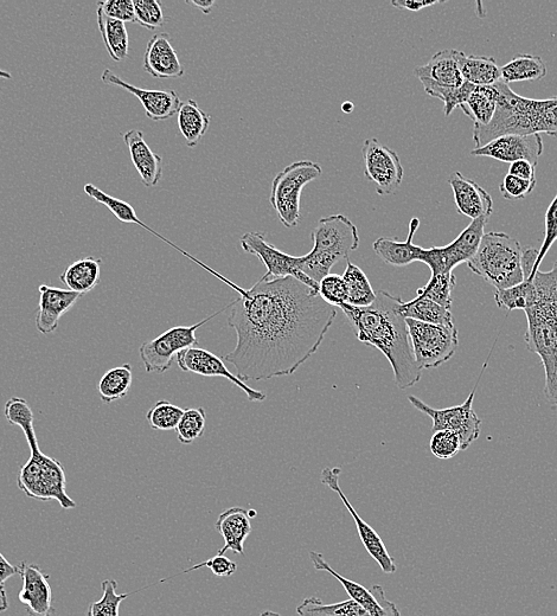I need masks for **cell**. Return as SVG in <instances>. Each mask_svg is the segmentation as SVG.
<instances>
[{
	"instance_id": "cell-1",
	"label": "cell",
	"mask_w": 557,
	"mask_h": 616,
	"mask_svg": "<svg viewBox=\"0 0 557 616\" xmlns=\"http://www.w3.org/2000/svg\"><path fill=\"white\" fill-rule=\"evenodd\" d=\"M211 274L240 294L228 316L238 339L224 361L242 382L293 375L316 354L337 318V307L297 279L259 280L245 290Z\"/></svg>"
},
{
	"instance_id": "cell-2",
	"label": "cell",
	"mask_w": 557,
	"mask_h": 616,
	"mask_svg": "<svg viewBox=\"0 0 557 616\" xmlns=\"http://www.w3.org/2000/svg\"><path fill=\"white\" fill-rule=\"evenodd\" d=\"M401 300L387 291H379L373 305L343 304L339 308L348 318L357 339L386 356L392 365L395 384L406 390L420 382L422 370L415 361L406 318L399 311Z\"/></svg>"
},
{
	"instance_id": "cell-3",
	"label": "cell",
	"mask_w": 557,
	"mask_h": 616,
	"mask_svg": "<svg viewBox=\"0 0 557 616\" xmlns=\"http://www.w3.org/2000/svg\"><path fill=\"white\" fill-rule=\"evenodd\" d=\"M496 86L499 104L494 119L489 125L473 127L476 149L509 134L530 136L546 133L557 137V96L544 100L529 99L516 94L502 80Z\"/></svg>"
},
{
	"instance_id": "cell-4",
	"label": "cell",
	"mask_w": 557,
	"mask_h": 616,
	"mask_svg": "<svg viewBox=\"0 0 557 616\" xmlns=\"http://www.w3.org/2000/svg\"><path fill=\"white\" fill-rule=\"evenodd\" d=\"M536 304L524 311L527 316V348L541 358L546 374L544 395L557 407V261L552 271H537L533 280Z\"/></svg>"
},
{
	"instance_id": "cell-5",
	"label": "cell",
	"mask_w": 557,
	"mask_h": 616,
	"mask_svg": "<svg viewBox=\"0 0 557 616\" xmlns=\"http://www.w3.org/2000/svg\"><path fill=\"white\" fill-rule=\"evenodd\" d=\"M312 240L311 252L299 256L300 271L318 284L336 263L349 260L350 254L360 247L357 227L348 217L339 214L320 218L312 231Z\"/></svg>"
},
{
	"instance_id": "cell-6",
	"label": "cell",
	"mask_w": 557,
	"mask_h": 616,
	"mask_svg": "<svg viewBox=\"0 0 557 616\" xmlns=\"http://www.w3.org/2000/svg\"><path fill=\"white\" fill-rule=\"evenodd\" d=\"M522 258L520 242L508 234L491 231L484 234L476 255L466 265L496 290H507L524 281Z\"/></svg>"
},
{
	"instance_id": "cell-7",
	"label": "cell",
	"mask_w": 557,
	"mask_h": 616,
	"mask_svg": "<svg viewBox=\"0 0 557 616\" xmlns=\"http://www.w3.org/2000/svg\"><path fill=\"white\" fill-rule=\"evenodd\" d=\"M27 464L18 472L17 484L25 496L48 502L56 500L64 510L76 508V503L67 494V477L60 461L48 457L40 446L30 448Z\"/></svg>"
},
{
	"instance_id": "cell-8",
	"label": "cell",
	"mask_w": 557,
	"mask_h": 616,
	"mask_svg": "<svg viewBox=\"0 0 557 616\" xmlns=\"http://www.w3.org/2000/svg\"><path fill=\"white\" fill-rule=\"evenodd\" d=\"M323 169L312 160H299L280 171L273 179L270 203L286 228L302 222L300 198L307 184L317 181Z\"/></svg>"
},
{
	"instance_id": "cell-9",
	"label": "cell",
	"mask_w": 557,
	"mask_h": 616,
	"mask_svg": "<svg viewBox=\"0 0 557 616\" xmlns=\"http://www.w3.org/2000/svg\"><path fill=\"white\" fill-rule=\"evenodd\" d=\"M416 363L421 370L439 368L456 355L459 338L456 326L406 319Z\"/></svg>"
},
{
	"instance_id": "cell-10",
	"label": "cell",
	"mask_w": 557,
	"mask_h": 616,
	"mask_svg": "<svg viewBox=\"0 0 557 616\" xmlns=\"http://www.w3.org/2000/svg\"><path fill=\"white\" fill-rule=\"evenodd\" d=\"M486 367H488V363L484 364L482 374H480L472 393L460 406L435 409L422 402L416 396H408V401L412 403L415 409L431 417L433 421L432 432L451 431L459 435L460 440H462V451H466L479 438L480 432H482V420L479 419L475 410H473V401H475L478 384Z\"/></svg>"
},
{
	"instance_id": "cell-11",
	"label": "cell",
	"mask_w": 557,
	"mask_h": 616,
	"mask_svg": "<svg viewBox=\"0 0 557 616\" xmlns=\"http://www.w3.org/2000/svg\"><path fill=\"white\" fill-rule=\"evenodd\" d=\"M230 307H232V304L223 307L222 310L211 314L195 325L172 327V329L165 331L163 335L140 346L139 355L146 372H149V374H165L171 368L174 357L177 356L178 352L192 348V346H198L196 331Z\"/></svg>"
},
{
	"instance_id": "cell-12",
	"label": "cell",
	"mask_w": 557,
	"mask_h": 616,
	"mask_svg": "<svg viewBox=\"0 0 557 616\" xmlns=\"http://www.w3.org/2000/svg\"><path fill=\"white\" fill-rule=\"evenodd\" d=\"M488 221L489 217L472 221L450 245L422 248L419 262L430 267L432 275L452 273L454 268L469 262L476 255Z\"/></svg>"
},
{
	"instance_id": "cell-13",
	"label": "cell",
	"mask_w": 557,
	"mask_h": 616,
	"mask_svg": "<svg viewBox=\"0 0 557 616\" xmlns=\"http://www.w3.org/2000/svg\"><path fill=\"white\" fill-rule=\"evenodd\" d=\"M241 247L246 253L256 256L267 268V272L260 281L274 279L294 278L303 284L319 291V284L300 271L299 256L288 255L273 246L259 231H251L241 237Z\"/></svg>"
},
{
	"instance_id": "cell-14",
	"label": "cell",
	"mask_w": 557,
	"mask_h": 616,
	"mask_svg": "<svg viewBox=\"0 0 557 616\" xmlns=\"http://www.w3.org/2000/svg\"><path fill=\"white\" fill-rule=\"evenodd\" d=\"M362 154L364 175L369 182L376 185L377 194L381 196L396 194L405 176L399 154L376 138L364 141Z\"/></svg>"
},
{
	"instance_id": "cell-15",
	"label": "cell",
	"mask_w": 557,
	"mask_h": 616,
	"mask_svg": "<svg viewBox=\"0 0 557 616\" xmlns=\"http://www.w3.org/2000/svg\"><path fill=\"white\" fill-rule=\"evenodd\" d=\"M341 473L342 470L339 467H326L322 471V474H320V481H322L325 486H328L329 489L336 492L339 498H341L345 508L348 509L352 519H354L358 536H360L364 548H366L368 554L379 564L383 573L388 575L395 574L398 567H396L394 558L388 553L382 538L368 523L363 521L354 506L349 502L348 497L345 496L341 484H339Z\"/></svg>"
},
{
	"instance_id": "cell-16",
	"label": "cell",
	"mask_w": 557,
	"mask_h": 616,
	"mask_svg": "<svg viewBox=\"0 0 557 616\" xmlns=\"http://www.w3.org/2000/svg\"><path fill=\"white\" fill-rule=\"evenodd\" d=\"M178 367L184 372H191L204 377H222L232 382L243 391L251 402H264L267 399L266 394L262 391L252 389L245 382L227 368L222 358L211 354L210 351L201 349L200 346H192L178 352L177 356Z\"/></svg>"
},
{
	"instance_id": "cell-17",
	"label": "cell",
	"mask_w": 557,
	"mask_h": 616,
	"mask_svg": "<svg viewBox=\"0 0 557 616\" xmlns=\"http://www.w3.org/2000/svg\"><path fill=\"white\" fill-rule=\"evenodd\" d=\"M310 560L313 568L317 571H326V573L334 576L344 587L350 599L366 609L370 616H401L399 608L396 607L395 603L387 599L386 592H384L382 586L375 585L371 589H367L360 585V583L347 579V577L338 574L335 569H332L330 564L325 561V557L317 553V551H310Z\"/></svg>"
},
{
	"instance_id": "cell-18",
	"label": "cell",
	"mask_w": 557,
	"mask_h": 616,
	"mask_svg": "<svg viewBox=\"0 0 557 616\" xmlns=\"http://www.w3.org/2000/svg\"><path fill=\"white\" fill-rule=\"evenodd\" d=\"M544 150L543 138L541 134H530V136H517L509 134L491 140L489 144L479 147L471 152L475 157H488L502 163H515L518 160H528L537 165V160L542 156Z\"/></svg>"
},
{
	"instance_id": "cell-19",
	"label": "cell",
	"mask_w": 557,
	"mask_h": 616,
	"mask_svg": "<svg viewBox=\"0 0 557 616\" xmlns=\"http://www.w3.org/2000/svg\"><path fill=\"white\" fill-rule=\"evenodd\" d=\"M101 81L108 86L125 89L140 101L145 109L146 117L152 121H165L178 114L182 107V100L175 91H153L131 85L113 73L111 69H105L101 75Z\"/></svg>"
},
{
	"instance_id": "cell-20",
	"label": "cell",
	"mask_w": 557,
	"mask_h": 616,
	"mask_svg": "<svg viewBox=\"0 0 557 616\" xmlns=\"http://www.w3.org/2000/svg\"><path fill=\"white\" fill-rule=\"evenodd\" d=\"M23 586L18 599L27 609L30 616H53V590L49 583V576L43 573L36 564L22 563L19 566Z\"/></svg>"
},
{
	"instance_id": "cell-21",
	"label": "cell",
	"mask_w": 557,
	"mask_h": 616,
	"mask_svg": "<svg viewBox=\"0 0 557 616\" xmlns=\"http://www.w3.org/2000/svg\"><path fill=\"white\" fill-rule=\"evenodd\" d=\"M144 70L155 79H179L185 70L177 51L172 46L171 37L159 32L150 38L144 54Z\"/></svg>"
},
{
	"instance_id": "cell-22",
	"label": "cell",
	"mask_w": 557,
	"mask_h": 616,
	"mask_svg": "<svg viewBox=\"0 0 557 616\" xmlns=\"http://www.w3.org/2000/svg\"><path fill=\"white\" fill-rule=\"evenodd\" d=\"M450 183L458 214L471 218L491 217L494 213V201L488 191L460 172L452 173Z\"/></svg>"
},
{
	"instance_id": "cell-23",
	"label": "cell",
	"mask_w": 557,
	"mask_h": 616,
	"mask_svg": "<svg viewBox=\"0 0 557 616\" xmlns=\"http://www.w3.org/2000/svg\"><path fill=\"white\" fill-rule=\"evenodd\" d=\"M38 292H40V303H38L36 327L42 335H49L57 330L63 314L76 304L81 294L48 285H41Z\"/></svg>"
},
{
	"instance_id": "cell-24",
	"label": "cell",
	"mask_w": 557,
	"mask_h": 616,
	"mask_svg": "<svg viewBox=\"0 0 557 616\" xmlns=\"http://www.w3.org/2000/svg\"><path fill=\"white\" fill-rule=\"evenodd\" d=\"M131 160L146 188H155L163 177V159L150 149L143 131L130 130L121 133Z\"/></svg>"
},
{
	"instance_id": "cell-25",
	"label": "cell",
	"mask_w": 557,
	"mask_h": 616,
	"mask_svg": "<svg viewBox=\"0 0 557 616\" xmlns=\"http://www.w3.org/2000/svg\"><path fill=\"white\" fill-rule=\"evenodd\" d=\"M215 528L224 541V547L217 554L226 555L227 551H233L236 555L245 556V542L253 530L249 511L230 508L217 518Z\"/></svg>"
},
{
	"instance_id": "cell-26",
	"label": "cell",
	"mask_w": 557,
	"mask_h": 616,
	"mask_svg": "<svg viewBox=\"0 0 557 616\" xmlns=\"http://www.w3.org/2000/svg\"><path fill=\"white\" fill-rule=\"evenodd\" d=\"M459 56V50H441L425 66L416 67L414 75L420 81H431L438 86H462L465 80L460 70Z\"/></svg>"
},
{
	"instance_id": "cell-27",
	"label": "cell",
	"mask_w": 557,
	"mask_h": 616,
	"mask_svg": "<svg viewBox=\"0 0 557 616\" xmlns=\"http://www.w3.org/2000/svg\"><path fill=\"white\" fill-rule=\"evenodd\" d=\"M419 227V218L413 217L411 223H409V233L405 242L388 239V237H379L373 243L374 252L384 262L394 267H406L414 262H419L422 247L415 246L413 243Z\"/></svg>"
},
{
	"instance_id": "cell-28",
	"label": "cell",
	"mask_w": 557,
	"mask_h": 616,
	"mask_svg": "<svg viewBox=\"0 0 557 616\" xmlns=\"http://www.w3.org/2000/svg\"><path fill=\"white\" fill-rule=\"evenodd\" d=\"M60 279L69 291L81 295L91 292L100 284L101 260L88 256L75 261L64 269Z\"/></svg>"
},
{
	"instance_id": "cell-29",
	"label": "cell",
	"mask_w": 557,
	"mask_h": 616,
	"mask_svg": "<svg viewBox=\"0 0 557 616\" xmlns=\"http://www.w3.org/2000/svg\"><path fill=\"white\" fill-rule=\"evenodd\" d=\"M459 63L464 80L473 86H494L502 80L501 68L494 57L465 55L460 51Z\"/></svg>"
},
{
	"instance_id": "cell-30",
	"label": "cell",
	"mask_w": 557,
	"mask_h": 616,
	"mask_svg": "<svg viewBox=\"0 0 557 616\" xmlns=\"http://www.w3.org/2000/svg\"><path fill=\"white\" fill-rule=\"evenodd\" d=\"M499 104V91L496 85L473 88L462 111L475 126L489 125L494 119Z\"/></svg>"
},
{
	"instance_id": "cell-31",
	"label": "cell",
	"mask_w": 557,
	"mask_h": 616,
	"mask_svg": "<svg viewBox=\"0 0 557 616\" xmlns=\"http://www.w3.org/2000/svg\"><path fill=\"white\" fill-rule=\"evenodd\" d=\"M98 27L107 53L114 62H123L130 55V37L123 22L108 18L100 9L96 10Z\"/></svg>"
},
{
	"instance_id": "cell-32",
	"label": "cell",
	"mask_w": 557,
	"mask_h": 616,
	"mask_svg": "<svg viewBox=\"0 0 557 616\" xmlns=\"http://www.w3.org/2000/svg\"><path fill=\"white\" fill-rule=\"evenodd\" d=\"M177 115L178 128L187 145L195 147L200 144L209 130L210 115L204 112L195 100L184 102Z\"/></svg>"
},
{
	"instance_id": "cell-33",
	"label": "cell",
	"mask_w": 557,
	"mask_h": 616,
	"mask_svg": "<svg viewBox=\"0 0 557 616\" xmlns=\"http://www.w3.org/2000/svg\"><path fill=\"white\" fill-rule=\"evenodd\" d=\"M399 311L403 318L413 319L416 322L454 326L452 310H447L432 300L416 297L411 301L401 300Z\"/></svg>"
},
{
	"instance_id": "cell-34",
	"label": "cell",
	"mask_w": 557,
	"mask_h": 616,
	"mask_svg": "<svg viewBox=\"0 0 557 616\" xmlns=\"http://www.w3.org/2000/svg\"><path fill=\"white\" fill-rule=\"evenodd\" d=\"M502 81L510 85L514 82L540 81L548 74L546 63L540 56L518 54L501 68Z\"/></svg>"
},
{
	"instance_id": "cell-35",
	"label": "cell",
	"mask_w": 557,
	"mask_h": 616,
	"mask_svg": "<svg viewBox=\"0 0 557 616\" xmlns=\"http://www.w3.org/2000/svg\"><path fill=\"white\" fill-rule=\"evenodd\" d=\"M347 286V304L355 307H368L374 304L376 292L373 290L370 281L360 267L347 260V268L342 275Z\"/></svg>"
},
{
	"instance_id": "cell-36",
	"label": "cell",
	"mask_w": 557,
	"mask_h": 616,
	"mask_svg": "<svg viewBox=\"0 0 557 616\" xmlns=\"http://www.w3.org/2000/svg\"><path fill=\"white\" fill-rule=\"evenodd\" d=\"M132 383L133 372L130 364L108 370L99 383L101 401L110 404L125 399L130 393Z\"/></svg>"
},
{
	"instance_id": "cell-37",
	"label": "cell",
	"mask_w": 557,
	"mask_h": 616,
	"mask_svg": "<svg viewBox=\"0 0 557 616\" xmlns=\"http://www.w3.org/2000/svg\"><path fill=\"white\" fill-rule=\"evenodd\" d=\"M495 301L499 308H504L509 312L515 310L527 311L537 301L534 282L524 280L521 284L507 288V290H496Z\"/></svg>"
},
{
	"instance_id": "cell-38",
	"label": "cell",
	"mask_w": 557,
	"mask_h": 616,
	"mask_svg": "<svg viewBox=\"0 0 557 616\" xmlns=\"http://www.w3.org/2000/svg\"><path fill=\"white\" fill-rule=\"evenodd\" d=\"M456 284L457 280L453 272L432 275L427 285L419 288L418 292H416V298L432 300L434 303L447 308V310H452V293Z\"/></svg>"
},
{
	"instance_id": "cell-39",
	"label": "cell",
	"mask_w": 557,
	"mask_h": 616,
	"mask_svg": "<svg viewBox=\"0 0 557 616\" xmlns=\"http://www.w3.org/2000/svg\"><path fill=\"white\" fill-rule=\"evenodd\" d=\"M4 414L11 425L22 429L29 446L38 444L34 427V413H32L27 401L21 399V397H12L5 404Z\"/></svg>"
},
{
	"instance_id": "cell-40",
	"label": "cell",
	"mask_w": 557,
	"mask_h": 616,
	"mask_svg": "<svg viewBox=\"0 0 557 616\" xmlns=\"http://www.w3.org/2000/svg\"><path fill=\"white\" fill-rule=\"evenodd\" d=\"M424 86L425 92L444 102L445 115L450 117L454 109L460 108L466 104L467 99L471 95L473 88L476 86L471 85L469 82H464L459 87H443L435 85L431 81H420Z\"/></svg>"
},
{
	"instance_id": "cell-41",
	"label": "cell",
	"mask_w": 557,
	"mask_h": 616,
	"mask_svg": "<svg viewBox=\"0 0 557 616\" xmlns=\"http://www.w3.org/2000/svg\"><path fill=\"white\" fill-rule=\"evenodd\" d=\"M207 413L204 408L184 409L181 421L176 428L179 442L190 445L206 431Z\"/></svg>"
},
{
	"instance_id": "cell-42",
	"label": "cell",
	"mask_w": 557,
	"mask_h": 616,
	"mask_svg": "<svg viewBox=\"0 0 557 616\" xmlns=\"http://www.w3.org/2000/svg\"><path fill=\"white\" fill-rule=\"evenodd\" d=\"M102 598L91 603L87 616H119V609L130 594H118V582L105 580L101 583Z\"/></svg>"
},
{
	"instance_id": "cell-43",
	"label": "cell",
	"mask_w": 557,
	"mask_h": 616,
	"mask_svg": "<svg viewBox=\"0 0 557 616\" xmlns=\"http://www.w3.org/2000/svg\"><path fill=\"white\" fill-rule=\"evenodd\" d=\"M184 409L175 406L169 401H158L149 413L146 420L155 431H174L181 421Z\"/></svg>"
},
{
	"instance_id": "cell-44",
	"label": "cell",
	"mask_w": 557,
	"mask_h": 616,
	"mask_svg": "<svg viewBox=\"0 0 557 616\" xmlns=\"http://www.w3.org/2000/svg\"><path fill=\"white\" fill-rule=\"evenodd\" d=\"M136 23L147 30L162 28L166 22L162 3L158 0H134Z\"/></svg>"
},
{
	"instance_id": "cell-45",
	"label": "cell",
	"mask_w": 557,
	"mask_h": 616,
	"mask_svg": "<svg viewBox=\"0 0 557 616\" xmlns=\"http://www.w3.org/2000/svg\"><path fill=\"white\" fill-rule=\"evenodd\" d=\"M557 241V195L554 197L552 203H550L546 216H544V239L542 246L539 250V258L535 263L534 271L531 273L528 281L534 279L537 271H540V266L544 258L549 253L550 248L553 247Z\"/></svg>"
},
{
	"instance_id": "cell-46",
	"label": "cell",
	"mask_w": 557,
	"mask_h": 616,
	"mask_svg": "<svg viewBox=\"0 0 557 616\" xmlns=\"http://www.w3.org/2000/svg\"><path fill=\"white\" fill-rule=\"evenodd\" d=\"M318 294L326 303L339 307L347 304L348 291L347 286L341 275L329 274L319 282Z\"/></svg>"
},
{
	"instance_id": "cell-47",
	"label": "cell",
	"mask_w": 557,
	"mask_h": 616,
	"mask_svg": "<svg viewBox=\"0 0 557 616\" xmlns=\"http://www.w3.org/2000/svg\"><path fill=\"white\" fill-rule=\"evenodd\" d=\"M431 452L435 458L448 460L462 452V440L459 435L451 431L434 433L431 439Z\"/></svg>"
},
{
	"instance_id": "cell-48",
	"label": "cell",
	"mask_w": 557,
	"mask_h": 616,
	"mask_svg": "<svg viewBox=\"0 0 557 616\" xmlns=\"http://www.w3.org/2000/svg\"><path fill=\"white\" fill-rule=\"evenodd\" d=\"M98 9L104 12L108 18L123 23H136V15H134V4L132 0H106L99 2Z\"/></svg>"
},
{
	"instance_id": "cell-49",
	"label": "cell",
	"mask_w": 557,
	"mask_h": 616,
	"mask_svg": "<svg viewBox=\"0 0 557 616\" xmlns=\"http://www.w3.org/2000/svg\"><path fill=\"white\" fill-rule=\"evenodd\" d=\"M536 181H524V179L508 175L504 177L501 186L502 195L505 200L518 201L524 200L534 191Z\"/></svg>"
},
{
	"instance_id": "cell-50",
	"label": "cell",
	"mask_w": 557,
	"mask_h": 616,
	"mask_svg": "<svg viewBox=\"0 0 557 616\" xmlns=\"http://www.w3.org/2000/svg\"><path fill=\"white\" fill-rule=\"evenodd\" d=\"M203 567L213 571V574L219 577L233 576L236 573V570H238V564L230 560V558L226 555L217 554L216 556L211 557L207 562L197 564V566L183 571L182 574H187L189 571L197 570Z\"/></svg>"
},
{
	"instance_id": "cell-51",
	"label": "cell",
	"mask_w": 557,
	"mask_h": 616,
	"mask_svg": "<svg viewBox=\"0 0 557 616\" xmlns=\"http://www.w3.org/2000/svg\"><path fill=\"white\" fill-rule=\"evenodd\" d=\"M300 616H338L334 605H324L318 598H307L297 607Z\"/></svg>"
},
{
	"instance_id": "cell-52",
	"label": "cell",
	"mask_w": 557,
	"mask_h": 616,
	"mask_svg": "<svg viewBox=\"0 0 557 616\" xmlns=\"http://www.w3.org/2000/svg\"><path fill=\"white\" fill-rule=\"evenodd\" d=\"M536 168L537 165L528 160H518L510 164L509 175L524 179V181H536Z\"/></svg>"
},
{
	"instance_id": "cell-53",
	"label": "cell",
	"mask_w": 557,
	"mask_h": 616,
	"mask_svg": "<svg viewBox=\"0 0 557 616\" xmlns=\"http://www.w3.org/2000/svg\"><path fill=\"white\" fill-rule=\"evenodd\" d=\"M338 616H370L362 606L354 600L332 603Z\"/></svg>"
},
{
	"instance_id": "cell-54",
	"label": "cell",
	"mask_w": 557,
	"mask_h": 616,
	"mask_svg": "<svg viewBox=\"0 0 557 616\" xmlns=\"http://www.w3.org/2000/svg\"><path fill=\"white\" fill-rule=\"evenodd\" d=\"M440 3L438 0H394L392 5L399 10L418 12Z\"/></svg>"
},
{
	"instance_id": "cell-55",
	"label": "cell",
	"mask_w": 557,
	"mask_h": 616,
	"mask_svg": "<svg viewBox=\"0 0 557 616\" xmlns=\"http://www.w3.org/2000/svg\"><path fill=\"white\" fill-rule=\"evenodd\" d=\"M537 258H539V250L535 248L524 250L522 258L524 280H528L531 273H533Z\"/></svg>"
},
{
	"instance_id": "cell-56",
	"label": "cell",
	"mask_w": 557,
	"mask_h": 616,
	"mask_svg": "<svg viewBox=\"0 0 557 616\" xmlns=\"http://www.w3.org/2000/svg\"><path fill=\"white\" fill-rule=\"evenodd\" d=\"M19 574V567L12 566L8 560L0 553V586L10 579V577Z\"/></svg>"
},
{
	"instance_id": "cell-57",
	"label": "cell",
	"mask_w": 557,
	"mask_h": 616,
	"mask_svg": "<svg viewBox=\"0 0 557 616\" xmlns=\"http://www.w3.org/2000/svg\"><path fill=\"white\" fill-rule=\"evenodd\" d=\"M187 3L197 6V8L200 9L203 14L209 15L211 9L214 8L215 0H213V2H211V0H192V2Z\"/></svg>"
},
{
	"instance_id": "cell-58",
	"label": "cell",
	"mask_w": 557,
	"mask_h": 616,
	"mask_svg": "<svg viewBox=\"0 0 557 616\" xmlns=\"http://www.w3.org/2000/svg\"><path fill=\"white\" fill-rule=\"evenodd\" d=\"M8 609H9L8 593H6V589L4 586H0V614L8 611Z\"/></svg>"
},
{
	"instance_id": "cell-59",
	"label": "cell",
	"mask_w": 557,
	"mask_h": 616,
	"mask_svg": "<svg viewBox=\"0 0 557 616\" xmlns=\"http://www.w3.org/2000/svg\"><path fill=\"white\" fill-rule=\"evenodd\" d=\"M354 108H355V105L352 104V102H350V101L344 102V104L342 105V111L344 113H348L349 114L352 111H354Z\"/></svg>"
},
{
	"instance_id": "cell-60",
	"label": "cell",
	"mask_w": 557,
	"mask_h": 616,
	"mask_svg": "<svg viewBox=\"0 0 557 616\" xmlns=\"http://www.w3.org/2000/svg\"><path fill=\"white\" fill-rule=\"evenodd\" d=\"M0 79L11 80L12 75L11 73L6 72V70L0 69Z\"/></svg>"
},
{
	"instance_id": "cell-61",
	"label": "cell",
	"mask_w": 557,
	"mask_h": 616,
	"mask_svg": "<svg viewBox=\"0 0 557 616\" xmlns=\"http://www.w3.org/2000/svg\"><path fill=\"white\" fill-rule=\"evenodd\" d=\"M260 616H283L277 612H272V611H266L264 613H262Z\"/></svg>"
}]
</instances>
